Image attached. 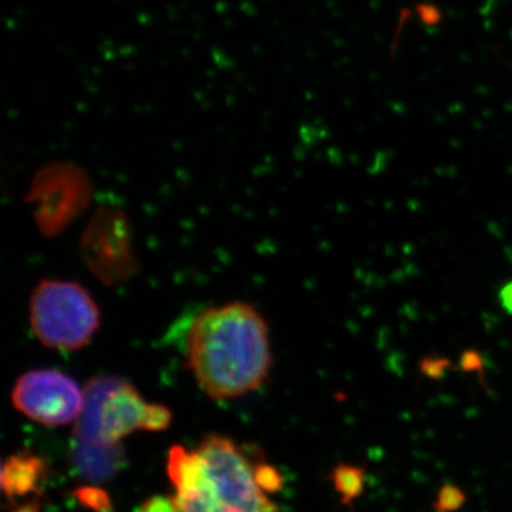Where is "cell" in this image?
Returning <instances> with one entry per match:
<instances>
[{"mask_svg": "<svg viewBox=\"0 0 512 512\" xmlns=\"http://www.w3.org/2000/svg\"><path fill=\"white\" fill-rule=\"evenodd\" d=\"M185 363L212 400L254 393L271 375L268 323L251 303L211 306L192 320L185 336Z\"/></svg>", "mask_w": 512, "mask_h": 512, "instance_id": "obj_1", "label": "cell"}, {"mask_svg": "<svg viewBox=\"0 0 512 512\" xmlns=\"http://www.w3.org/2000/svg\"><path fill=\"white\" fill-rule=\"evenodd\" d=\"M259 464L234 441L215 434L192 450L174 446L167 471L177 512H281L259 481Z\"/></svg>", "mask_w": 512, "mask_h": 512, "instance_id": "obj_2", "label": "cell"}, {"mask_svg": "<svg viewBox=\"0 0 512 512\" xmlns=\"http://www.w3.org/2000/svg\"><path fill=\"white\" fill-rule=\"evenodd\" d=\"M84 389L74 443L119 447L134 431H163L173 419L170 409L146 402L133 384L120 377H96Z\"/></svg>", "mask_w": 512, "mask_h": 512, "instance_id": "obj_3", "label": "cell"}, {"mask_svg": "<svg viewBox=\"0 0 512 512\" xmlns=\"http://www.w3.org/2000/svg\"><path fill=\"white\" fill-rule=\"evenodd\" d=\"M33 335L47 348L79 350L89 345L100 328V311L79 282L43 279L29 302Z\"/></svg>", "mask_w": 512, "mask_h": 512, "instance_id": "obj_4", "label": "cell"}, {"mask_svg": "<svg viewBox=\"0 0 512 512\" xmlns=\"http://www.w3.org/2000/svg\"><path fill=\"white\" fill-rule=\"evenodd\" d=\"M86 389L72 376L56 369L23 373L12 389V404L19 413L43 426L60 427L79 419Z\"/></svg>", "mask_w": 512, "mask_h": 512, "instance_id": "obj_5", "label": "cell"}, {"mask_svg": "<svg viewBox=\"0 0 512 512\" xmlns=\"http://www.w3.org/2000/svg\"><path fill=\"white\" fill-rule=\"evenodd\" d=\"M57 168L37 181L33 194L42 200L37 217L46 232H57L86 207L87 183L76 171L63 170L62 183H57Z\"/></svg>", "mask_w": 512, "mask_h": 512, "instance_id": "obj_6", "label": "cell"}, {"mask_svg": "<svg viewBox=\"0 0 512 512\" xmlns=\"http://www.w3.org/2000/svg\"><path fill=\"white\" fill-rule=\"evenodd\" d=\"M45 468V461L35 454L28 453V451L13 454L3 466V493L9 498L33 493L45 474Z\"/></svg>", "mask_w": 512, "mask_h": 512, "instance_id": "obj_7", "label": "cell"}, {"mask_svg": "<svg viewBox=\"0 0 512 512\" xmlns=\"http://www.w3.org/2000/svg\"><path fill=\"white\" fill-rule=\"evenodd\" d=\"M124 450L119 447H97L73 443V461L79 473L92 481L114 477L123 463Z\"/></svg>", "mask_w": 512, "mask_h": 512, "instance_id": "obj_8", "label": "cell"}, {"mask_svg": "<svg viewBox=\"0 0 512 512\" xmlns=\"http://www.w3.org/2000/svg\"><path fill=\"white\" fill-rule=\"evenodd\" d=\"M333 485L343 505H350L365 491L366 473L362 467L340 464L332 473Z\"/></svg>", "mask_w": 512, "mask_h": 512, "instance_id": "obj_9", "label": "cell"}, {"mask_svg": "<svg viewBox=\"0 0 512 512\" xmlns=\"http://www.w3.org/2000/svg\"><path fill=\"white\" fill-rule=\"evenodd\" d=\"M466 498L464 491L456 485H444L439 495H437L434 510L436 512H456L466 503Z\"/></svg>", "mask_w": 512, "mask_h": 512, "instance_id": "obj_10", "label": "cell"}, {"mask_svg": "<svg viewBox=\"0 0 512 512\" xmlns=\"http://www.w3.org/2000/svg\"><path fill=\"white\" fill-rule=\"evenodd\" d=\"M451 366H453V362L443 355L424 356L419 363L421 375L434 380V382L443 380Z\"/></svg>", "mask_w": 512, "mask_h": 512, "instance_id": "obj_11", "label": "cell"}, {"mask_svg": "<svg viewBox=\"0 0 512 512\" xmlns=\"http://www.w3.org/2000/svg\"><path fill=\"white\" fill-rule=\"evenodd\" d=\"M458 369L464 373H478L481 377L484 376V359L481 353L476 349L464 350L463 355L458 362Z\"/></svg>", "mask_w": 512, "mask_h": 512, "instance_id": "obj_12", "label": "cell"}, {"mask_svg": "<svg viewBox=\"0 0 512 512\" xmlns=\"http://www.w3.org/2000/svg\"><path fill=\"white\" fill-rule=\"evenodd\" d=\"M79 498L83 504L89 505L94 510H106L110 505V498L107 497V494L97 488H84L80 491Z\"/></svg>", "mask_w": 512, "mask_h": 512, "instance_id": "obj_13", "label": "cell"}, {"mask_svg": "<svg viewBox=\"0 0 512 512\" xmlns=\"http://www.w3.org/2000/svg\"><path fill=\"white\" fill-rule=\"evenodd\" d=\"M138 512H177L173 498H151L146 501Z\"/></svg>", "mask_w": 512, "mask_h": 512, "instance_id": "obj_14", "label": "cell"}, {"mask_svg": "<svg viewBox=\"0 0 512 512\" xmlns=\"http://www.w3.org/2000/svg\"><path fill=\"white\" fill-rule=\"evenodd\" d=\"M500 303L501 308H503L508 315H512V281L501 288Z\"/></svg>", "mask_w": 512, "mask_h": 512, "instance_id": "obj_15", "label": "cell"}]
</instances>
